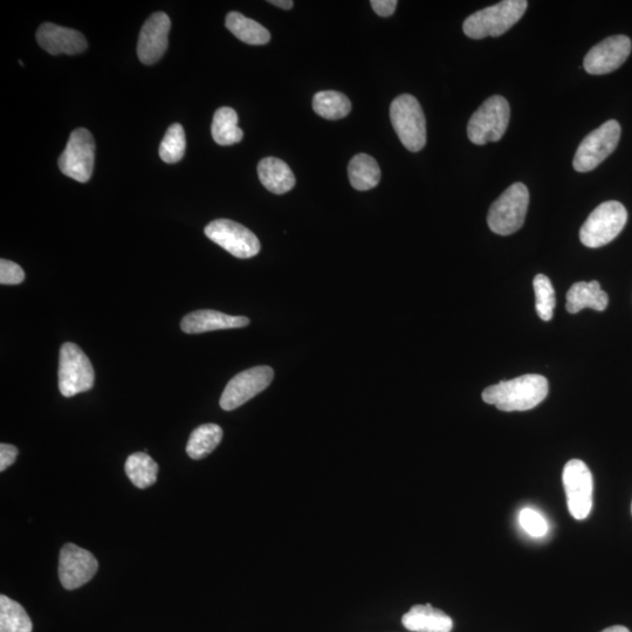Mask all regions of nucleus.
Listing matches in <instances>:
<instances>
[{"instance_id": "32", "label": "nucleus", "mask_w": 632, "mask_h": 632, "mask_svg": "<svg viewBox=\"0 0 632 632\" xmlns=\"http://www.w3.org/2000/svg\"><path fill=\"white\" fill-rule=\"evenodd\" d=\"M18 449L10 444L0 445V471L4 472L16 462Z\"/></svg>"}, {"instance_id": "15", "label": "nucleus", "mask_w": 632, "mask_h": 632, "mask_svg": "<svg viewBox=\"0 0 632 632\" xmlns=\"http://www.w3.org/2000/svg\"><path fill=\"white\" fill-rule=\"evenodd\" d=\"M170 27V18L164 12L154 13L144 23L137 44V56L142 64L154 65L163 57L169 44Z\"/></svg>"}, {"instance_id": "18", "label": "nucleus", "mask_w": 632, "mask_h": 632, "mask_svg": "<svg viewBox=\"0 0 632 632\" xmlns=\"http://www.w3.org/2000/svg\"><path fill=\"white\" fill-rule=\"evenodd\" d=\"M402 624L412 632H451V617L431 604H417L402 617Z\"/></svg>"}, {"instance_id": "21", "label": "nucleus", "mask_w": 632, "mask_h": 632, "mask_svg": "<svg viewBox=\"0 0 632 632\" xmlns=\"http://www.w3.org/2000/svg\"><path fill=\"white\" fill-rule=\"evenodd\" d=\"M349 182L359 191L372 190L381 181V169L374 157L359 154L352 158L348 166Z\"/></svg>"}, {"instance_id": "5", "label": "nucleus", "mask_w": 632, "mask_h": 632, "mask_svg": "<svg viewBox=\"0 0 632 632\" xmlns=\"http://www.w3.org/2000/svg\"><path fill=\"white\" fill-rule=\"evenodd\" d=\"M628 222V212L620 202H604L589 215L580 230L581 243L599 249L620 235Z\"/></svg>"}, {"instance_id": "13", "label": "nucleus", "mask_w": 632, "mask_h": 632, "mask_svg": "<svg viewBox=\"0 0 632 632\" xmlns=\"http://www.w3.org/2000/svg\"><path fill=\"white\" fill-rule=\"evenodd\" d=\"M98 569V560L86 549L74 544H67L61 549L59 577L65 589L74 590L86 585Z\"/></svg>"}, {"instance_id": "35", "label": "nucleus", "mask_w": 632, "mask_h": 632, "mask_svg": "<svg viewBox=\"0 0 632 632\" xmlns=\"http://www.w3.org/2000/svg\"><path fill=\"white\" fill-rule=\"evenodd\" d=\"M602 632H630V631L629 629L623 627V625H614V627L604 629Z\"/></svg>"}, {"instance_id": "31", "label": "nucleus", "mask_w": 632, "mask_h": 632, "mask_svg": "<svg viewBox=\"0 0 632 632\" xmlns=\"http://www.w3.org/2000/svg\"><path fill=\"white\" fill-rule=\"evenodd\" d=\"M24 280L25 272L22 267L10 260H0V284L19 285Z\"/></svg>"}, {"instance_id": "25", "label": "nucleus", "mask_w": 632, "mask_h": 632, "mask_svg": "<svg viewBox=\"0 0 632 632\" xmlns=\"http://www.w3.org/2000/svg\"><path fill=\"white\" fill-rule=\"evenodd\" d=\"M127 477L139 489H148L157 482L158 465L144 452L129 456L125 465Z\"/></svg>"}, {"instance_id": "27", "label": "nucleus", "mask_w": 632, "mask_h": 632, "mask_svg": "<svg viewBox=\"0 0 632 632\" xmlns=\"http://www.w3.org/2000/svg\"><path fill=\"white\" fill-rule=\"evenodd\" d=\"M313 109L316 114L326 120H340L352 111V103L345 94L325 91L315 94Z\"/></svg>"}, {"instance_id": "16", "label": "nucleus", "mask_w": 632, "mask_h": 632, "mask_svg": "<svg viewBox=\"0 0 632 632\" xmlns=\"http://www.w3.org/2000/svg\"><path fill=\"white\" fill-rule=\"evenodd\" d=\"M37 41L41 48L52 56L68 54L74 56L87 50V40L81 32L52 23L39 27Z\"/></svg>"}, {"instance_id": "34", "label": "nucleus", "mask_w": 632, "mask_h": 632, "mask_svg": "<svg viewBox=\"0 0 632 632\" xmlns=\"http://www.w3.org/2000/svg\"><path fill=\"white\" fill-rule=\"evenodd\" d=\"M270 4L276 5L277 8H280L283 10H291L294 5L292 0H271Z\"/></svg>"}, {"instance_id": "17", "label": "nucleus", "mask_w": 632, "mask_h": 632, "mask_svg": "<svg viewBox=\"0 0 632 632\" xmlns=\"http://www.w3.org/2000/svg\"><path fill=\"white\" fill-rule=\"evenodd\" d=\"M250 325L246 316H231L222 312L203 309L192 312L182 320L181 328L187 334H201L221 329L243 328Z\"/></svg>"}, {"instance_id": "29", "label": "nucleus", "mask_w": 632, "mask_h": 632, "mask_svg": "<svg viewBox=\"0 0 632 632\" xmlns=\"http://www.w3.org/2000/svg\"><path fill=\"white\" fill-rule=\"evenodd\" d=\"M185 133L180 123L170 126L160 146V157L163 162L174 164L180 162L185 154Z\"/></svg>"}, {"instance_id": "2", "label": "nucleus", "mask_w": 632, "mask_h": 632, "mask_svg": "<svg viewBox=\"0 0 632 632\" xmlns=\"http://www.w3.org/2000/svg\"><path fill=\"white\" fill-rule=\"evenodd\" d=\"M528 3L526 0H504L473 13L463 25L464 33L471 39L503 36L524 17Z\"/></svg>"}, {"instance_id": "8", "label": "nucleus", "mask_w": 632, "mask_h": 632, "mask_svg": "<svg viewBox=\"0 0 632 632\" xmlns=\"http://www.w3.org/2000/svg\"><path fill=\"white\" fill-rule=\"evenodd\" d=\"M621 126L610 120L585 137L574 156L573 166L577 173H588L606 160L620 142Z\"/></svg>"}, {"instance_id": "20", "label": "nucleus", "mask_w": 632, "mask_h": 632, "mask_svg": "<svg viewBox=\"0 0 632 632\" xmlns=\"http://www.w3.org/2000/svg\"><path fill=\"white\" fill-rule=\"evenodd\" d=\"M258 176L261 184L276 195L286 194L295 185V177L291 168L276 157H266L260 161Z\"/></svg>"}, {"instance_id": "11", "label": "nucleus", "mask_w": 632, "mask_h": 632, "mask_svg": "<svg viewBox=\"0 0 632 632\" xmlns=\"http://www.w3.org/2000/svg\"><path fill=\"white\" fill-rule=\"evenodd\" d=\"M205 236L239 259H249L260 252L256 235L242 224L230 219H217L206 226Z\"/></svg>"}, {"instance_id": "1", "label": "nucleus", "mask_w": 632, "mask_h": 632, "mask_svg": "<svg viewBox=\"0 0 632 632\" xmlns=\"http://www.w3.org/2000/svg\"><path fill=\"white\" fill-rule=\"evenodd\" d=\"M545 376L528 374L511 381H501L483 391V400L500 411H527L538 407L548 395Z\"/></svg>"}, {"instance_id": "6", "label": "nucleus", "mask_w": 632, "mask_h": 632, "mask_svg": "<svg viewBox=\"0 0 632 632\" xmlns=\"http://www.w3.org/2000/svg\"><path fill=\"white\" fill-rule=\"evenodd\" d=\"M510 118V103L503 96H492L472 115L467 136L477 146L498 142L505 135Z\"/></svg>"}, {"instance_id": "12", "label": "nucleus", "mask_w": 632, "mask_h": 632, "mask_svg": "<svg viewBox=\"0 0 632 632\" xmlns=\"http://www.w3.org/2000/svg\"><path fill=\"white\" fill-rule=\"evenodd\" d=\"M274 372L269 366L254 367L245 370L228 383L221 397V407L225 411H232L252 400L254 396L270 386Z\"/></svg>"}, {"instance_id": "22", "label": "nucleus", "mask_w": 632, "mask_h": 632, "mask_svg": "<svg viewBox=\"0 0 632 632\" xmlns=\"http://www.w3.org/2000/svg\"><path fill=\"white\" fill-rule=\"evenodd\" d=\"M225 25L233 36L242 40L245 44L266 45L270 43V31L257 23L256 20L245 17L242 13H229L228 17H226Z\"/></svg>"}, {"instance_id": "14", "label": "nucleus", "mask_w": 632, "mask_h": 632, "mask_svg": "<svg viewBox=\"0 0 632 632\" xmlns=\"http://www.w3.org/2000/svg\"><path fill=\"white\" fill-rule=\"evenodd\" d=\"M631 48V40L627 36L609 37L587 53L583 66L593 75L614 72L628 59Z\"/></svg>"}, {"instance_id": "10", "label": "nucleus", "mask_w": 632, "mask_h": 632, "mask_svg": "<svg viewBox=\"0 0 632 632\" xmlns=\"http://www.w3.org/2000/svg\"><path fill=\"white\" fill-rule=\"evenodd\" d=\"M568 510L576 520L588 518L593 507V476L580 459L570 460L563 470Z\"/></svg>"}, {"instance_id": "28", "label": "nucleus", "mask_w": 632, "mask_h": 632, "mask_svg": "<svg viewBox=\"0 0 632 632\" xmlns=\"http://www.w3.org/2000/svg\"><path fill=\"white\" fill-rule=\"evenodd\" d=\"M535 292V306L539 318L544 321H551L556 306L554 287L548 277L538 274L533 281Z\"/></svg>"}, {"instance_id": "30", "label": "nucleus", "mask_w": 632, "mask_h": 632, "mask_svg": "<svg viewBox=\"0 0 632 632\" xmlns=\"http://www.w3.org/2000/svg\"><path fill=\"white\" fill-rule=\"evenodd\" d=\"M522 530L533 538H542L548 533V522L544 515L533 508L526 507L519 514Z\"/></svg>"}, {"instance_id": "3", "label": "nucleus", "mask_w": 632, "mask_h": 632, "mask_svg": "<svg viewBox=\"0 0 632 632\" xmlns=\"http://www.w3.org/2000/svg\"><path fill=\"white\" fill-rule=\"evenodd\" d=\"M530 191L524 183H514L491 206L487 224L499 236H510L525 223Z\"/></svg>"}, {"instance_id": "7", "label": "nucleus", "mask_w": 632, "mask_h": 632, "mask_svg": "<svg viewBox=\"0 0 632 632\" xmlns=\"http://www.w3.org/2000/svg\"><path fill=\"white\" fill-rule=\"evenodd\" d=\"M95 373L82 349L66 342L60 349L59 389L65 397L86 393L94 387Z\"/></svg>"}, {"instance_id": "23", "label": "nucleus", "mask_w": 632, "mask_h": 632, "mask_svg": "<svg viewBox=\"0 0 632 632\" xmlns=\"http://www.w3.org/2000/svg\"><path fill=\"white\" fill-rule=\"evenodd\" d=\"M212 137L219 146H232L243 140V130L238 127V114L229 107L219 108L211 126Z\"/></svg>"}, {"instance_id": "19", "label": "nucleus", "mask_w": 632, "mask_h": 632, "mask_svg": "<svg viewBox=\"0 0 632 632\" xmlns=\"http://www.w3.org/2000/svg\"><path fill=\"white\" fill-rule=\"evenodd\" d=\"M567 312L576 314L585 308H592L602 312L608 307V294L601 290L599 281H580L569 288L567 292Z\"/></svg>"}, {"instance_id": "26", "label": "nucleus", "mask_w": 632, "mask_h": 632, "mask_svg": "<svg viewBox=\"0 0 632 632\" xmlns=\"http://www.w3.org/2000/svg\"><path fill=\"white\" fill-rule=\"evenodd\" d=\"M33 624L22 604L0 596V632H32Z\"/></svg>"}, {"instance_id": "9", "label": "nucleus", "mask_w": 632, "mask_h": 632, "mask_svg": "<svg viewBox=\"0 0 632 632\" xmlns=\"http://www.w3.org/2000/svg\"><path fill=\"white\" fill-rule=\"evenodd\" d=\"M95 162V141L85 128L75 129L64 153L59 157V169L80 183L91 180Z\"/></svg>"}, {"instance_id": "4", "label": "nucleus", "mask_w": 632, "mask_h": 632, "mask_svg": "<svg viewBox=\"0 0 632 632\" xmlns=\"http://www.w3.org/2000/svg\"><path fill=\"white\" fill-rule=\"evenodd\" d=\"M390 120L403 146L412 153L421 151L427 144V121L414 96H398L390 107Z\"/></svg>"}, {"instance_id": "33", "label": "nucleus", "mask_w": 632, "mask_h": 632, "mask_svg": "<svg viewBox=\"0 0 632 632\" xmlns=\"http://www.w3.org/2000/svg\"><path fill=\"white\" fill-rule=\"evenodd\" d=\"M370 4L380 17H390L394 15L398 3L396 0H373Z\"/></svg>"}, {"instance_id": "24", "label": "nucleus", "mask_w": 632, "mask_h": 632, "mask_svg": "<svg viewBox=\"0 0 632 632\" xmlns=\"http://www.w3.org/2000/svg\"><path fill=\"white\" fill-rule=\"evenodd\" d=\"M223 439V430L217 424H204L192 431L187 444L188 456L203 459L214 452Z\"/></svg>"}]
</instances>
